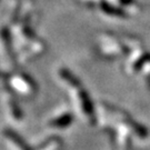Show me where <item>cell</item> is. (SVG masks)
Listing matches in <instances>:
<instances>
[{
  "mask_svg": "<svg viewBox=\"0 0 150 150\" xmlns=\"http://www.w3.org/2000/svg\"><path fill=\"white\" fill-rule=\"evenodd\" d=\"M97 121H100L99 123L108 130L113 142L123 150H130L131 147L149 139V132L145 126L123 110L105 102L97 107Z\"/></svg>",
  "mask_w": 150,
  "mask_h": 150,
  "instance_id": "6da1fadb",
  "label": "cell"
},
{
  "mask_svg": "<svg viewBox=\"0 0 150 150\" xmlns=\"http://www.w3.org/2000/svg\"><path fill=\"white\" fill-rule=\"evenodd\" d=\"M60 77L66 86L71 89L72 100L75 102L78 115L89 125L97 123V108L93 106L89 93L81 86L80 81L74 77V75L70 74L68 70H62L60 72Z\"/></svg>",
  "mask_w": 150,
  "mask_h": 150,
  "instance_id": "7a4b0ae2",
  "label": "cell"
},
{
  "mask_svg": "<svg viewBox=\"0 0 150 150\" xmlns=\"http://www.w3.org/2000/svg\"><path fill=\"white\" fill-rule=\"evenodd\" d=\"M140 43L137 39L131 37H118L113 35H102L98 47L99 52L105 58H117L121 54H128L131 50L138 47Z\"/></svg>",
  "mask_w": 150,
  "mask_h": 150,
  "instance_id": "3957f363",
  "label": "cell"
},
{
  "mask_svg": "<svg viewBox=\"0 0 150 150\" xmlns=\"http://www.w3.org/2000/svg\"><path fill=\"white\" fill-rule=\"evenodd\" d=\"M125 68L129 75L149 77L150 76V52L146 51L139 45L128 54Z\"/></svg>",
  "mask_w": 150,
  "mask_h": 150,
  "instance_id": "277c9868",
  "label": "cell"
}]
</instances>
